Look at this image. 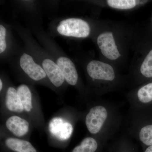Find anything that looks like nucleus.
<instances>
[{
	"mask_svg": "<svg viewBox=\"0 0 152 152\" xmlns=\"http://www.w3.org/2000/svg\"><path fill=\"white\" fill-rule=\"evenodd\" d=\"M140 71L144 77L147 78L152 77V50L150 51L144 60Z\"/></svg>",
	"mask_w": 152,
	"mask_h": 152,
	"instance_id": "18",
	"label": "nucleus"
},
{
	"mask_svg": "<svg viewBox=\"0 0 152 152\" xmlns=\"http://www.w3.org/2000/svg\"><path fill=\"white\" fill-rule=\"evenodd\" d=\"M107 142L94 137H88L82 140L71 152H102L107 147Z\"/></svg>",
	"mask_w": 152,
	"mask_h": 152,
	"instance_id": "9",
	"label": "nucleus"
},
{
	"mask_svg": "<svg viewBox=\"0 0 152 152\" xmlns=\"http://www.w3.org/2000/svg\"><path fill=\"white\" fill-rule=\"evenodd\" d=\"M20 63L22 69L34 80H40L47 76L44 69L35 63L29 55L24 53L21 57Z\"/></svg>",
	"mask_w": 152,
	"mask_h": 152,
	"instance_id": "7",
	"label": "nucleus"
},
{
	"mask_svg": "<svg viewBox=\"0 0 152 152\" xmlns=\"http://www.w3.org/2000/svg\"><path fill=\"white\" fill-rule=\"evenodd\" d=\"M3 87V83L2 82L1 80H0V91H1Z\"/></svg>",
	"mask_w": 152,
	"mask_h": 152,
	"instance_id": "21",
	"label": "nucleus"
},
{
	"mask_svg": "<svg viewBox=\"0 0 152 152\" xmlns=\"http://www.w3.org/2000/svg\"><path fill=\"white\" fill-rule=\"evenodd\" d=\"M7 129L17 137L26 135L29 130V123L26 120L17 115L9 117L6 121Z\"/></svg>",
	"mask_w": 152,
	"mask_h": 152,
	"instance_id": "11",
	"label": "nucleus"
},
{
	"mask_svg": "<svg viewBox=\"0 0 152 152\" xmlns=\"http://www.w3.org/2000/svg\"><path fill=\"white\" fill-rule=\"evenodd\" d=\"M49 127L52 134L61 140L69 138L73 132L72 124L60 118L53 119Z\"/></svg>",
	"mask_w": 152,
	"mask_h": 152,
	"instance_id": "8",
	"label": "nucleus"
},
{
	"mask_svg": "<svg viewBox=\"0 0 152 152\" xmlns=\"http://www.w3.org/2000/svg\"><path fill=\"white\" fill-rule=\"evenodd\" d=\"M5 145L15 152H37L29 142L17 138H8L5 141Z\"/></svg>",
	"mask_w": 152,
	"mask_h": 152,
	"instance_id": "14",
	"label": "nucleus"
},
{
	"mask_svg": "<svg viewBox=\"0 0 152 152\" xmlns=\"http://www.w3.org/2000/svg\"><path fill=\"white\" fill-rule=\"evenodd\" d=\"M108 5L111 7L120 10H129L134 7L137 1L134 0H108Z\"/></svg>",
	"mask_w": 152,
	"mask_h": 152,
	"instance_id": "17",
	"label": "nucleus"
},
{
	"mask_svg": "<svg viewBox=\"0 0 152 152\" xmlns=\"http://www.w3.org/2000/svg\"><path fill=\"white\" fill-rule=\"evenodd\" d=\"M17 91L24 110L26 113H30L33 109L32 94L30 89L26 85L22 84L18 87Z\"/></svg>",
	"mask_w": 152,
	"mask_h": 152,
	"instance_id": "16",
	"label": "nucleus"
},
{
	"mask_svg": "<svg viewBox=\"0 0 152 152\" xmlns=\"http://www.w3.org/2000/svg\"><path fill=\"white\" fill-rule=\"evenodd\" d=\"M62 35L77 38H86L89 35L90 28L88 23L80 19L69 18L62 21L57 27Z\"/></svg>",
	"mask_w": 152,
	"mask_h": 152,
	"instance_id": "2",
	"label": "nucleus"
},
{
	"mask_svg": "<svg viewBox=\"0 0 152 152\" xmlns=\"http://www.w3.org/2000/svg\"><path fill=\"white\" fill-rule=\"evenodd\" d=\"M88 75L93 80L111 83L115 79L113 68L108 64L98 61H91L87 67Z\"/></svg>",
	"mask_w": 152,
	"mask_h": 152,
	"instance_id": "4",
	"label": "nucleus"
},
{
	"mask_svg": "<svg viewBox=\"0 0 152 152\" xmlns=\"http://www.w3.org/2000/svg\"><path fill=\"white\" fill-rule=\"evenodd\" d=\"M5 104L7 109L13 113H22L24 111L17 90L13 87H9L7 90Z\"/></svg>",
	"mask_w": 152,
	"mask_h": 152,
	"instance_id": "13",
	"label": "nucleus"
},
{
	"mask_svg": "<svg viewBox=\"0 0 152 152\" xmlns=\"http://www.w3.org/2000/svg\"><path fill=\"white\" fill-rule=\"evenodd\" d=\"M130 112H139L152 103V82L144 85L137 91L136 95L130 99Z\"/></svg>",
	"mask_w": 152,
	"mask_h": 152,
	"instance_id": "5",
	"label": "nucleus"
},
{
	"mask_svg": "<svg viewBox=\"0 0 152 152\" xmlns=\"http://www.w3.org/2000/svg\"><path fill=\"white\" fill-rule=\"evenodd\" d=\"M6 30L2 25L0 26V53H1L5 50L7 44L5 41Z\"/></svg>",
	"mask_w": 152,
	"mask_h": 152,
	"instance_id": "19",
	"label": "nucleus"
},
{
	"mask_svg": "<svg viewBox=\"0 0 152 152\" xmlns=\"http://www.w3.org/2000/svg\"><path fill=\"white\" fill-rule=\"evenodd\" d=\"M107 148L110 152H138L134 143L126 136L117 139Z\"/></svg>",
	"mask_w": 152,
	"mask_h": 152,
	"instance_id": "15",
	"label": "nucleus"
},
{
	"mask_svg": "<svg viewBox=\"0 0 152 152\" xmlns=\"http://www.w3.org/2000/svg\"><path fill=\"white\" fill-rule=\"evenodd\" d=\"M85 122L93 136L107 142L119 130L122 118L118 109L113 104L99 103L89 109Z\"/></svg>",
	"mask_w": 152,
	"mask_h": 152,
	"instance_id": "1",
	"label": "nucleus"
},
{
	"mask_svg": "<svg viewBox=\"0 0 152 152\" xmlns=\"http://www.w3.org/2000/svg\"><path fill=\"white\" fill-rule=\"evenodd\" d=\"M129 132L134 138L142 145H152V123H146L135 118H129Z\"/></svg>",
	"mask_w": 152,
	"mask_h": 152,
	"instance_id": "3",
	"label": "nucleus"
},
{
	"mask_svg": "<svg viewBox=\"0 0 152 152\" xmlns=\"http://www.w3.org/2000/svg\"><path fill=\"white\" fill-rule=\"evenodd\" d=\"M102 152H106L104 151H103Z\"/></svg>",
	"mask_w": 152,
	"mask_h": 152,
	"instance_id": "22",
	"label": "nucleus"
},
{
	"mask_svg": "<svg viewBox=\"0 0 152 152\" xmlns=\"http://www.w3.org/2000/svg\"><path fill=\"white\" fill-rule=\"evenodd\" d=\"M57 64L62 72L67 83L71 86H75L78 80V75L73 63L67 58L61 57L57 60Z\"/></svg>",
	"mask_w": 152,
	"mask_h": 152,
	"instance_id": "10",
	"label": "nucleus"
},
{
	"mask_svg": "<svg viewBox=\"0 0 152 152\" xmlns=\"http://www.w3.org/2000/svg\"><path fill=\"white\" fill-rule=\"evenodd\" d=\"M42 65L43 69L53 84L57 87L61 86L65 80L58 65L49 59L44 60Z\"/></svg>",
	"mask_w": 152,
	"mask_h": 152,
	"instance_id": "12",
	"label": "nucleus"
},
{
	"mask_svg": "<svg viewBox=\"0 0 152 152\" xmlns=\"http://www.w3.org/2000/svg\"><path fill=\"white\" fill-rule=\"evenodd\" d=\"M97 42L102 54L109 59L115 60L121 56L113 33L111 32H106L100 34Z\"/></svg>",
	"mask_w": 152,
	"mask_h": 152,
	"instance_id": "6",
	"label": "nucleus"
},
{
	"mask_svg": "<svg viewBox=\"0 0 152 152\" xmlns=\"http://www.w3.org/2000/svg\"><path fill=\"white\" fill-rule=\"evenodd\" d=\"M144 152H152V145L149 146L147 147Z\"/></svg>",
	"mask_w": 152,
	"mask_h": 152,
	"instance_id": "20",
	"label": "nucleus"
}]
</instances>
